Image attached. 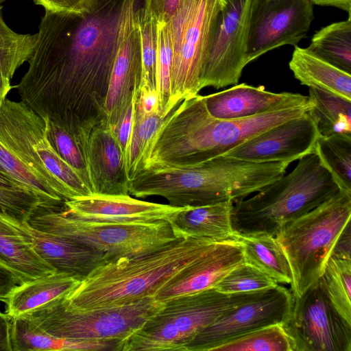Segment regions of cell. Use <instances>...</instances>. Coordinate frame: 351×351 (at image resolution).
<instances>
[{
	"mask_svg": "<svg viewBox=\"0 0 351 351\" xmlns=\"http://www.w3.org/2000/svg\"><path fill=\"white\" fill-rule=\"evenodd\" d=\"M122 2L99 0L86 14L45 11L16 86L21 101L75 136L104 119Z\"/></svg>",
	"mask_w": 351,
	"mask_h": 351,
	"instance_id": "obj_1",
	"label": "cell"
},
{
	"mask_svg": "<svg viewBox=\"0 0 351 351\" xmlns=\"http://www.w3.org/2000/svg\"><path fill=\"white\" fill-rule=\"evenodd\" d=\"M308 106L228 120L211 116L204 96L198 94L186 98L167 114L156 132L143 169L193 165L224 155L261 132L302 115Z\"/></svg>",
	"mask_w": 351,
	"mask_h": 351,
	"instance_id": "obj_2",
	"label": "cell"
},
{
	"mask_svg": "<svg viewBox=\"0 0 351 351\" xmlns=\"http://www.w3.org/2000/svg\"><path fill=\"white\" fill-rule=\"evenodd\" d=\"M289 165L256 163L221 155L193 165L153 167L129 181V195L160 196L177 207L235 202L283 176Z\"/></svg>",
	"mask_w": 351,
	"mask_h": 351,
	"instance_id": "obj_3",
	"label": "cell"
},
{
	"mask_svg": "<svg viewBox=\"0 0 351 351\" xmlns=\"http://www.w3.org/2000/svg\"><path fill=\"white\" fill-rule=\"evenodd\" d=\"M215 243L201 238H178L139 255L105 257L64 300L71 307L88 309L154 297L172 277Z\"/></svg>",
	"mask_w": 351,
	"mask_h": 351,
	"instance_id": "obj_4",
	"label": "cell"
},
{
	"mask_svg": "<svg viewBox=\"0 0 351 351\" xmlns=\"http://www.w3.org/2000/svg\"><path fill=\"white\" fill-rule=\"evenodd\" d=\"M340 190L318 156L309 154L299 159L290 173L252 197L234 202L233 230L276 237L284 224L311 211Z\"/></svg>",
	"mask_w": 351,
	"mask_h": 351,
	"instance_id": "obj_5",
	"label": "cell"
},
{
	"mask_svg": "<svg viewBox=\"0 0 351 351\" xmlns=\"http://www.w3.org/2000/svg\"><path fill=\"white\" fill-rule=\"evenodd\" d=\"M46 136L45 119L23 101L6 98L0 106V170L34 194L43 207H61L73 197L38 152Z\"/></svg>",
	"mask_w": 351,
	"mask_h": 351,
	"instance_id": "obj_6",
	"label": "cell"
},
{
	"mask_svg": "<svg viewBox=\"0 0 351 351\" xmlns=\"http://www.w3.org/2000/svg\"><path fill=\"white\" fill-rule=\"evenodd\" d=\"M262 291L228 294L212 288L168 300L119 351H184L203 329Z\"/></svg>",
	"mask_w": 351,
	"mask_h": 351,
	"instance_id": "obj_7",
	"label": "cell"
},
{
	"mask_svg": "<svg viewBox=\"0 0 351 351\" xmlns=\"http://www.w3.org/2000/svg\"><path fill=\"white\" fill-rule=\"evenodd\" d=\"M350 217L351 193L340 190L280 228L276 237L291 266L293 296L302 295L319 280Z\"/></svg>",
	"mask_w": 351,
	"mask_h": 351,
	"instance_id": "obj_8",
	"label": "cell"
},
{
	"mask_svg": "<svg viewBox=\"0 0 351 351\" xmlns=\"http://www.w3.org/2000/svg\"><path fill=\"white\" fill-rule=\"evenodd\" d=\"M163 304L155 297H147L120 305L78 309L69 306L63 298L22 316L58 338L117 341L120 346Z\"/></svg>",
	"mask_w": 351,
	"mask_h": 351,
	"instance_id": "obj_9",
	"label": "cell"
},
{
	"mask_svg": "<svg viewBox=\"0 0 351 351\" xmlns=\"http://www.w3.org/2000/svg\"><path fill=\"white\" fill-rule=\"evenodd\" d=\"M27 222L34 228L88 245L106 257L130 256L156 250L178 239L168 221L142 223L87 221L64 206H40Z\"/></svg>",
	"mask_w": 351,
	"mask_h": 351,
	"instance_id": "obj_10",
	"label": "cell"
},
{
	"mask_svg": "<svg viewBox=\"0 0 351 351\" xmlns=\"http://www.w3.org/2000/svg\"><path fill=\"white\" fill-rule=\"evenodd\" d=\"M224 0H183L168 23L173 49L167 114L199 94L217 15Z\"/></svg>",
	"mask_w": 351,
	"mask_h": 351,
	"instance_id": "obj_11",
	"label": "cell"
},
{
	"mask_svg": "<svg viewBox=\"0 0 351 351\" xmlns=\"http://www.w3.org/2000/svg\"><path fill=\"white\" fill-rule=\"evenodd\" d=\"M293 298L282 324L293 351H351V324L333 306L319 280Z\"/></svg>",
	"mask_w": 351,
	"mask_h": 351,
	"instance_id": "obj_12",
	"label": "cell"
},
{
	"mask_svg": "<svg viewBox=\"0 0 351 351\" xmlns=\"http://www.w3.org/2000/svg\"><path fill=\"white\" fill-rule=\"evenodd\" d=\"M293 295L284 286L263 290L255 298L222 315L199 332L184 351H214L222 344L255 330L284 324L293 306Z\"/></svg>",
	"mask_w": 351,
	"mask_h": 351,
	"instance_id": "obj_13",
	"label": "cell"
},
{
	"mask_svg": "<svg viewBox=\"0 0 351 351\" xmlns=\"http://www.w3.org/2000/svg\"><path fill=\"white\" fill-rule=\"evenodd\" d=\"M224 1L215 22L201 77V89L237 84L247 64V40L252 0Z\"/></svg>",
	"mask_w": 351,
	"mask_h": 351,
	"instance_id": "obj_14",
	"label": "cell"
},
{
	"mask_svg": "<svg viewBox=\"0 0 351 351\" xmlns=\"http://www.w3.org/2000/svg\"><path fill=\"white\" fill-rule=\"evenodd\" d=\"M313 19L310 0H252L247 64L281 46H296L306 36Z\"/></svg>",
	"mask_w": 351,
	"mask_h": 351,
	"instance_id": "obj_15",
	"label": "cell"
},
{
	"mask_svg": "<svg viewBox=\"0 0 351 351\" xmlns=\"http://www.w3.org/2000/svg\"><path fill=\"white\" fill-rule=\"evenodd\" d=\"M136 0H123L118 49L106 96L102 121L116 131L138 93L142 75L141 40Z\"/></svg>",
	"mask_w": 351,
	"mask_h": 351,
	"instance_id": "obj_16",
	"label": "cell"
},
{
	"mask_svg": "<svg viewBox=\"0 0 351 351\" xmlns=\"http://www.w3.org/2000/svg\"><path fill=\"white\" fill-rule=\"evenodd\" d=\"M319 136L313 120L305 112L261 132L224 155L256 163L290 164L313 153Z\"/></svg>",
	"mask_w": 351,
	"mask_h": 351,
	"instance_id": "obj_17",
	"label": "cell"
},
{
	"mask_svg": "<svg viewBox=\"0 0 351 351\" xmlns=\"http://www.w3.org/2000/svg\"><path fill=\"white\" fill-rule=\"evenodd\" d=\"M77 139L93 193L129 195V180L115 131L101 121L80 130Z\"/></svg>",
	"mask_w": 351,
	"mask_h": 351,
	"instance_id": "obj_18",
	"label": "cell"
},
{
	"mask_svg": "<svg viewBox=\"0 0 351 351\" xmlns=\"http://www.w3.org/2000/svg\"><path fill=\"white\" fill-rule=\"evenodd\" d=\"M63 206L69 215L75 218L111 223L169 221L184 208L140 200L130 195L98 193L64 201Z\"/></svg>",
	"mask_w": 351,
	"mask_h": 351,
	"instance_id": "obj_19",
	"label": "cell"
},
{
	"mask_svg": "<svg viewBox=\"0 0 351 351\" xmlns=\"http://www.w3.org/2000/svg\"><path fill=\"white\" fill-rule=\"evenodd\" d=\"M244 261L241 245L234 240L215 243L159 289L155 298L165 302L180 295L214 288Z\"/></svg>",
	"mask_w": 351,
	"mask_h": 351,
	"instance_id": "obj_20",
	"label": "cell"
},
{
	"mask_svg": "<svg viewBox=\"0 0 351 351\" xmlns=\"http://www.w3.org/2000/svg\"><path fill=\"white\" fill-rule=\"evenodd\" d=\"M209 114L219 119H239L285 108L308 106V96L300 93H274L263 86L242 83L225 90L204 96Z\"/></svg>",
	"mask_w": 351,
	"mask_h": 351,
	"instance_id": "obj_21",
	"label": "cell"
},
{
	"mask_svg": "<svg viewBox=\"0 0 351 351\" xmlns=\"http://www.w3.org/2000/svg\"><path fill=\"white\" fill-rule=\"evenodd\" d=\"M0 264L22 282L56 271L36 251L29 223L1 211Z\"/></svg>",
	"mask_w": 351,
	"mask_h": 351,
	"instance_id": "obj_22",
	"label": "cell"
},
{
	"mask_svg": "<svg viewBox=\"0 0 351 351\" xmlns=\"http://www.w3.org/2000/svg\"><path fill=\"white\" fill-rule=\"evenodd\" d=\"M29 225L36 251L57 272L82 280L106 257L88 245Z\"/></svg>",
	"mask_w": 351,
	"mask_h": 351,
	"instance_id": "obj_23",
	"label": "cell"
},
{
	"mask_svg": "<svg viewBox=\"0 0 351 351\" xmlns=\"http://www.w3.org/2000/svg\"><path fill=\"white\" fill-rule=\"evenodd\" d=\"M234 202L185 206L169 221L177 238L195 237L215 242L232 240L234 233L232 225Z\"/></svg>",
	"mask_w": 351,
	"mask_h": 351,
	"instance_id": "obj_24",
	"label": "cell"
},
{
	"mask_svg": "<svg viewBox=\"0 0 351 351\" xmlns=\"http://www.w3.org/2000/svg\"><path fill=\"white\" fill-rule=\"evenodd\" d=\"M81 280L61 272H52L17 285L6 302V313L20 317L64 298Z\"/></svg>",
	"mask_w": 351,
	"mask_h": 351,
	"instance_id": "obj_25",
	"label": "cell"
},
{
	"mask_svg": "<svg viewBox=\"0 0 351 351\" xmlns=\"http://www.w3.org/2000/svg\"><path fill=\"white\" fill-rule=\"evenodd\" d=\"M289 66L301 84L351 99V74L320 58L308 48L294 46Z\"/></svg>",
	"mask_w": 351,
	"mask_h": 351,
	"instance_id": "obj_26",
	"label": "cell"
},
{
	"mask_svg": "<svg viewBox=\"0 0 351 351\" xmlns=\"http://www.w3.org/2000/svg\"><path fill=\"white\" fill-rule=\"evenodd\" d=\"M12 351H118L117 341H83L54 337L23 316L11 318Z\"/></svg>",
	"mask_w": 351,
	"mask_h": 351,
	"instance_id": "obj_27",
	"label": "cell"
},
{
	"mask_svg": "<svg viewBox=\"0 0 351 351\" xmlns=\"http://www.w3.org/2000/svg\"><path fill=\"white\" fill-rule=\"evenodd\" d=\"M232 240L241 245L245 262L256 267L278 283L291 284V266L276 237L234 232Z\"/></svg>",
	"mask_w": 351,
	"mask_h": 351,
	"instance_id": "obj_28",
	"label": "cell"
},
{
	"mask_svg": "<svg viewBox=\"0 0 351 351\" xmlns=\"http://www.w3.org/2000/svg\"><path fill=\"white\" fill-rule=\"evenodd\" d=\"M307 114L319 136L351 134V99L319 88H309Z\"/></svg>",
	"mask_w": 351,
	"mask_h": 351,
	"instance_id": "obj_29",
	"label": "cell"
},
{
	"mask_svg": "<svg viewBox=\"0 0 351 351\" xmlns=\"http://www.w3.org/2000/svg\"><path fill=\"white\" fill-rule=\"evenodd\" d=\"M307 48L330 64L351 74V14L347 20L331 23L317 31Z\"/></svg>",
	"mask_w": 351,
	"mask_h": 351,
	"instance_id": "obj_30",
	"label": "cell"
},
{
	"mask_svg": "<svg viewBox=\"0 0 351 351\" xmlns=\"http://www.w3.org/2000/svg\"><path fill=\"white\" fill-rule=\"evenodd\" d=\"M313 153L339 189L351 193V134L319 136Z\"/></svg>",
	"mask_w": 351,
	"mask_h": 351,
	"instance_id": "obj_31",
	"label": "cell"
},
{
	"mask_svg": "<svg viewBox=\"0 0 351 351\" xmlns=\"http://www.w3.org/2000/svg\"><path fill=\"white\" fill-rule=\"evenodd\" d=\"M319 280L333 306L351 324V258L330 255Z\"/></svg>",
	"mask_w": 351,
	"mask_h": 351,
	"instance_id": "obj_32",
	"label": "cell"
},
{
	"mask_svg": "<svg viewBox=\"0 0 351 351\" xmlns=\"http://www.w3.org/2000/svg\"><path fill=\"white\" fill-rule=\"evenodd\" d=\"M166 117L160 110L145 114L135 108L132 141L125 165L129 181L144 169L151 143Z\"/></svg>",
	"mask_w": 351,
	"mask_h": 351,
	"instance_id": "obj_33",
	"label": "cell"
},
{
	"mask_svg": "<svg viewBox=\"0 0 351 351\" xmlns=\"http://www.w3.org/2000/svg\"><path fill=\"white\" fill-rule=\"evenodd\" d=\"M0 5V75L12 80L16 71L29 59L36 34H19L5 23Z\"/></svg>",
	"mask_w": 351,
	"mask_h": 351,
	"instance_id": "obj_34",
	"label": "cell"
},
{
	"mask_svg": "<svg viewBox=\"0 0 351 351\" xmlns=\"http://www.w3.org/2000/svg\"><path fill=\"white\" fill-rule=\"evenodd\" d=\"M214 351H293L282 324L267 326L217 347Z\"/></svg>",
	"mask_w": 351,
	"mask_h": 351,
	"instance_id": "obj_35",
	"label": "cell"
},
{
	"mask_svg": "<svg viewBox=\"0 0 351 351\" xmlns=\"http://www.w3.org/2000/svg\"><path fill=\"white\" fill-rule=\"evenodd\" d=\"M136 12L141 40L142 75L140 87L156 90L157 22L143 6L137 8Z\"/></svg>",
	"mask_w": 351,
	"mask_h": 351,
	"instance_id": "obj_36",
	"label": "cell"
},
{
	"mask_svg": "<svg viewBox=\"0 0 351 351\" xmlns=\"http://www.w3.org/2000/svg\"><path fill=\"white\" fill-rule=\"evenodd\" d=\"M278 285V282L256 267L243 261L228 272L214 287L223 293L258 291Z\"/></svg>",
	"mask_w": 351,
	"mask_h": 351,
	"instance_id": "obj_37",
	"label": "cell"
},
{
	"mask_svg": "<svg viewBox=\"0 0 351 351\" xmlns=\"http://www.w3.org/2000/svg\"><path fill=\"white\" fill-rule=\"evenodd\" d=\"M158 52L156 60V90L161 112L167 116L171 96V75L173 49L167 23H157Z\"/></svg>",
	"mask_w": 351,
	"mask_h": 351,
	"instance_id": "obj_38",
	"label": "cell"
},
{
	"mask_svg": "<svg viewBox=\"0 0 351 351\" xmlns=\"http://www.w3.org/2000/svg\"><path fill=\"white\" fill-rule=\"evenodd\" d=\"M44 119L48 140L55 151L89 181L85 158L77 138L65 128L47 118Z\"/></svg>",
	"mask_w": 351,
	"mask_h": 351,
	"instance_id": "obj_39",
	"label": "cell"
},
{
	"mask_svg": "<svg viewBox=\"0 0 351 351\" xmlns=\"http://www.w3.org/2000/svg\"><path fill=\"white\" fill-rule=\"evenodd\" d=\"M40 206V201L32 192L0 186V211L27 221Z\"/></svg>",
	"mask_w": 351,
	"mask_h": 351,
	"instance_id": "obj_40",
	"label": "cell"
},
{
	"mask_svg": "<svg viewBox=\"0 0 351 351\" xmlns=\"http://www.w3.org/2000/svg\"><path fill=\"white\" fill-rule=\"evenodd\" d=\"M45 11L86 14L93 12L99 0H33Z\"/></svg>",
	"mask_w": 351,
	"mask_h": 351,
	"instance_id": "obj_41",
	"label": "cell"
},
{
	"mask_svg": "<svg viewBox=\"0 0 351 351\" xmlns=\"http://www.w3.org/2000/svg\"><path fill=\"white\" fill-rule=\"evenodd\" d=\"M138 93H136L133 97L130 108L127 110L125 116L115 131L117 139L123 159L125 168L132 141L135 114V100Z\"/></svg>",
	"mask_w": 351,
	"mask_h": 351,
	"instance_id": "obj_42",
	"label": "cell"
},
{
	"mask_svg": "<svg viewBox=\"0 0 351 351\" xmlns=\"http://www.w3.org/2000/svg\"><path fill=\"white\" fill-rule=\"evenodd\" d=\"M183 0H143V7L157 23H167Z\"/></svg>",
	"mask_w": 351,
	"mask_h": 351,
	"instance_id": "obj_43",
	"label": "cell"
},
{
	"mask_svg": "<svg viewBox=\"0 0 351 351\" xmlns=\"http://www.w3.org/2000/svg\"><path fill=\"white\" fill-rule=\"evenodd\" d=\"M136 110L145 114H150L160 110L158 94L156 90L140 87L135 100Z\"/></svg>",
	"mask_w": 351,
	"mask_h": 351,
	"instance_id": "obj_44",
	"label": "cell"
},
{
	"mask_svg": "<svg viewBox=\"0 0 351 351\" xmlns=\"http://www.w3.org/2000/svg\"><path fill=\"white\" fill-rule=\"evenodd\" d=\"M22 283L12 271L0 264V301L5 302L13 289Z\"/></svg>",
	"mask_w": 351,
	"mask_h": 351,
	"instance_id": "obj_45",
	"label": "cell"
},
{
	"mask_svg": "<svg viewBox=\"0 0 351 351\" xmlns=\"http://www.w3.org/2000/svg\"><path fill=\"white\" fill-rule=\"evenodd\" d=\"M351 230L350 222L348 223L340 235L339 236L331 255H335L344 258H351Z\"/></svg>",
	"mask_w": 351,
	"mask_h": 351,
	"instance_id": "obj_46",
	"label": "cell"
},
{
	"mask_svg": "<svg viewBox=\"0 0 351 351\" xmlns=\"http://www.w3.org/2000/svg\"><path fill=\"white\" fill-rule=\"evenodd\" d=\"M0 351H12L11 341V318L0 312Z\"/></svg>",
	"mask_w": 351,
	"mask_h": 351,
	"instance_id": "obj_47",
	"label": "cell"
},
{
	"mask_svg": "<svg viewBox=\"0 0 351 351\" xmlns=\"http://www.w3.org/2000/svg\"><path fill=\"white\" fill-rule=\"evenodd\" d=\"M313 4L322 6H332L351 14V0H310Z\"/></svg>",
	"mask_w": 351,
	"mask_h": 351,
	"instance_id": "obj_48",
	"label": "cell"
},
{
	"mask_svg": "<svg viewBox=\"0 0 351 351\" xmlns=\"http://www.w3.org/2000/svg\"><path fill=\"white\" fill-rule=\"evenodd\" d=\"M10 79L0 75V106L7 98L8 93L12 88Z\"/></svg>",
	"mask_w": 351,
	"mask_h": 351,
	"instance_id": "obj_49",
	"label": "cell"
},
{
	"mask_svg": "<svg viewBox=\"0 0 351 351\" xmlns=\"http://www.w3.org/2000/svg\"><path fill=\"white\" fill-rule=\"evenodd\" d=\"M0 186L12 189H26L15 183L0 170ZM27 190V189H26ZM28 191V190H27Z\"/></svg>",
	"mask_w": 351,
	"mask_h": 351,
	"instance_id": "obj_50",
	"label": "cell"
},
{
	"mask_svg": "<svg viewBox=\"0 0 351 351\" xmlns=\"http://www.w3.org/2000/svg\"><path fill=\"white\" fill-rule=\"evenodd\" d=\"M6 1V0H0V5H1V3L4 2V1Z\"/></svg>",
	"mask_w": 351,
	"mask_h": 351,
	"instance_id": "obj_51",
	"label": "cell"
}]
</instances>
